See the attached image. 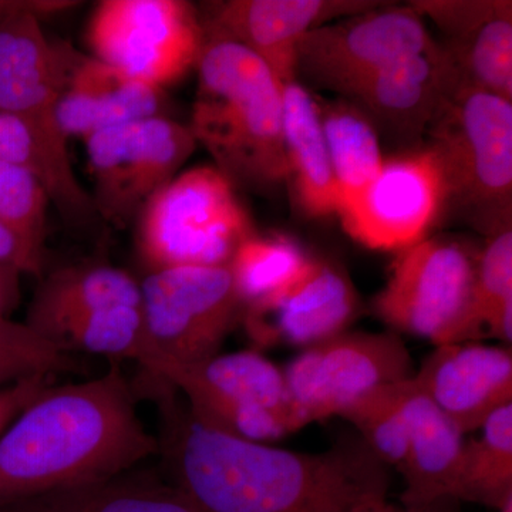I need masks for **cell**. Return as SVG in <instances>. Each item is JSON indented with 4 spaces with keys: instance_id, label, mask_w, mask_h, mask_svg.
I'll return each mask as SVG.
<instances>
[{
    "instance_id": "19",
    "label": "cell",
    "mask_w": 512,
    "mask_h": 512,
    "mask_svg": "<svg viewBox=\"0 0 512 512\" xmlns=\"http://www.w3.org/2000/svg\"><path fill=\"white\" fill-rule=\"evenodd\" d=\"M413 382L464 434L477 431L512 404L511 348L477 342L439 346L413 373Z\"/></svg>"
},
{
    "instance_id": "12",
    "label": "cell",
    "mask_w": 512,
    "mask_h": 512,
    "mask_svg": "<svg viewBox=\"0 0 512 512\" xmlns=\"http://www.w3.org/2000/svg\"><path fill=\"white\" fill-rule=\"evenodd\" d=\"M436 42L412 6L382 2L303 37L296 55V82L303 80L342 97L372 74L419 55Z\"/></svg>"
},
{
    "instance_id": "16",
    "label": "cell",
    "mask_w": 512,
    "mask_h": 512,
    "mask_svg": "<svg viewBox=\"0 0 512 512\" xmlns=\"http://www.w3.org/2000/svg\"><path fill=\"white\" fill-rule=\"evenodd\" d=\"M73 49L52 45L35 13L0 23V111L32 128L56 153L69 156L57 103Z\"/></svg>"
},
{
    "instance_id": "1",
    "label": "cell",
    "mask_w": 512,
    "mask_h": 512,
    "mask_svg": "<svg viewBox=\"0 0 512 512\" xmlns=\"http://www.w3.org/2000/svg\"><path fill=\"white\" fill-rule=\"evenodd\" d=\"M175 480L197 512H352L386 495L389 467L363 444L296 453L205 426L190 413L174 446Z\"/></svg>"
},
{
    "instance_id": "13",
    "label": "cell",
    "mask_w": 512,
    "mask_h": 512,
    "mask_svg": "<svg viewBox=\"0 0 512 512\" xmlns=\"http://www.w3.org/2000/svg\"><path fill=\"white\" fill-rule=\"evenodd\" d=\"M447 207L439 158L429 146L384 158L379 174L340 202L342 227L373 251L402 252L429 238Z\"/></svg>"
},
{
    "instance_id": "27",
    "label": "cell",
    "mask_w": 512,
    "mask_h": 512,
    "mask_svg": "<svg viewBox=\"0 0 512 512\" xmlns=\"http://www.w3.org/2000/svg\"><path fill=\"white\" fill-rule=\"evenodd\" d=\"M57 345L110 359L134 360L146 372L153 362L141 305L113 306L82 316L63 330Z\"/></svg>"
},
{
    "instance_id": "26",
    "label": "cell",
    "mask_w": 512,
    "mask_h": 512,
    "mask_svg": "<svg viewBox=\"0 0 512 512\" xmlns=\"http://www.w3.org/2000/svg\"><path fill=\"white\" fill-rule=\"evenodd\" d=\"M117 478L19 501L25 503L19 512H197L175 487L127 483Z\"/></svg>"
},
{
    "instance_id": "21",
    "label": "cell",
    "mask_w": 512,
    "mask_h": 512,
    "mask_svg": "<svg viewBox=\"0 0 512 512\" xmlns=\"http://www.w3.org/2000/svg\"><path fill=\"white\" fill-rule=\"evenodd\" d=\"M403 406L407 419V451L400 470L403 501L410 512H426L453 500L466 434L421 392L413 376L404 383Z\"/></svg>"
},
{
    "instance_id": "28",
    "label": "cell",
    "mask_w": 512,
    "mask_h": 512,
    "mask_svg": "<svg viewBox=\"0 0 512 512\" xmlns=\"http://www.w3.org/2000/svg\"><path fill=\"white\" fill-rule=\"evenodd\" d=\"M309 259L311 256L291 238L254 234L239 245L228 266L247 306L288 285L301 274Z\"/></svg>"
},
{
    "instance_id": "32",
    "label": "cell",
    "mask_w": 512,
    "mask_h": 512,
    "mask_svg": "<svg viewBox=\"0 0 512 512\" xmlns=\"http://www.w3.org/2000/svg\"><path fill=\"white\" fill-rule=\"evenodd\" d=\"M69 366L62 346L26 323L0 318V387L36 375H55Z\"/></svg>"
},
{
    "instance_id": "11",
    "label": "cell",
    "mask_w": 512,
    "mask_h": 512,
    "mask_svg": "<svg viewBox=\"0 0 512 512\" xmlns=\"http://www.w3.org/2000/svg\"><path fill=\"white\" fill-rule=\"evenodd\" d=\"M94 57L153 86L183 79L200 59L204 30L181 0H104L90 19Z\"/></svg>"
},
{
    "instance_id": "35",
    "label": "cell",
    "mask_w": 512,
    "mask_h": 512,
    "mask_svg": "<svg viewBox=\"0 0 512 512\" xmlns=\"http://www.w3.org/2000/svg\"><path fill=\"white\" fill-rule=\"evenodd\" d=\"M352 512H404L387 501L386 495L366 498L356 505Z\"/></svg>"
},
{
    "instance_id": "25",
    "label": "cell",
    "mask_w": 512,
    "mask_h": 512,
    "mask_svg": "<svg viewBox=\"0 0 512 512\" xmlns=\"http://www.w3.org/2000/svg\"><path fill=\"white\" fill-rule=\"evenodd\" d=\"M466 440L453 500L501 507L512 500V404L501 407Z\"/></svg>"
},
{
    "instance_id": "37",
    "label": "cell",
    "mask_w": 512,
    "mask_h": 512,
    "mask_svg": "<svg viewBox=\"0 0 512 512\" xmlns=\"http://www.w3.org/2000/svg\"><path fill=\"white\" fill-rule=\"evenodd\" d=\"M500 512H512V500L510 501H507V503H505L503 505V507L500 508V510H498Z\"/></svg>"
},
{
    "instance_id": "15",
    "label": "cell",
    "mask_w": 512,
    "mask_h": 512,
    "mask_svg": "<svg viewBox=\"0 0 512 512\" xmlns=\"http://www.w3.org/2000/svg\"><path fill=\"white\" fill-rule=\"evenodd\" d=\"M359 306L346 272L325 259L311 258L284 288L245 306L241 320L256 345L306 349L346 332Z\"/></svg>"
},
{
    "instance_id": "5",
    "label": "cell",
    "mask_w": 512,
    "mask_h": 512,
    "mask_svg": "<svg viewBox=\"0 0 512 512\" xmlns=\"http://www.w3.org/2000/svg\"><path fill=\"white\" fill-rule=\"evenodd\" d=\"M137 222L138 248L151 271L229 265L239 245L256 234L237 188L214 165L178 174Z\"/></svg>"
},
{
    "instance_id": "3",
    "label": "cell",
    "mask_w": 512,
    "mask_h": 512,
    "mask_svg": "<svg viewBox=\"0 0 512 512\" xmlns=\"http://www.w3.org/2000/svg\"><path fill=\"white\" fill-rule=\"evenodd\" d=\"M190 130L235 188L268 194L288 184L284 94L254 53L204 29Z\"/></svg>"
},
{
    "instance_id": "33",
    "label": "cell",
    "mask_w": 512,
    "mask_h": 512,
    "mask_svg": "<svg viewBox=\"0 0 512 512\" xmlns=\"http://www.w3.org/2000/svg\"><path fill=\"white\" fill-rule=\"evenodd\" d=\"M52 375H36L9 386L0 387V434L29 406L36 397L50 387Z\"/></svg>"
},
{
    "instance_id": "9",
    "label": "cell",
    "mask_w": 512,
    "mask_h": 512,
    "mask_svg": "<svg viewBox=\"0 0 512 512\" xmlns=\"http://www.w3.org/2000/svg\"><path fill=\"white\" fill-rule=\"evenodd\" d=\"M84 143L94 207L101 222L116 228L137 222L197 148L190 127L165 116L109 128Z\"/></svg>"
},
{
    "instance_id": "23",
    "label": "cell",
    "mask_w": 512,
    "mask_h": 512,
    "mask_svg": "<svg viewBox=\"0 0 512 512\" xmlns=\"http://www.w3.org/2000/svg\"><path fill=\"white\" fill-rule=\"evenodd\" d=\"M120 305H141L136 278L116 266H70L53 272L40 284L25 323L57 345L74 320Z\"/></svg>"
},
{
    "instance_id": "17",
    "label": "cell",
    "mask_w": 512,
    "mask_h": 512,
    "mask_svg": "<svg viewBox=\"0 0 512 512\" xmlns=\"http://www.w3.org/2000/svg\"><path fill=\"white\" fill-rule=\"evenodd\" d=\"M369 0H228L212 3L202 28L234 40L268 66L279 83L296 80V55L311 30L373 8Z\"/></svg>"
},
{
    "instance_id": "14",
    "label": "cell",
    "mask_w": 512,
    "mask_h": 512,
    "mask_svg": "<svg viewBox=\"0 0 512 512\" xmlns=\"http://www.w3.org/2000/svg\"><path fill=\"white\" fill-rule=\"evenodd\" d=\"M463 82L436 42L419 55L372 74L342 97L365 114L380 141L402 153L426 144L431 126Z\"/></svg>"
},
{
    "instance_id": "18",
    "label": "cell",
    "mask_w": 512,
    "mask_h": 512,
    "mask_svg": "<svg viewBox=\"0 0 512 512\" xmlns=\"http://www.w3.org/2000/svg\"><path fill=\"white\" fill-rule=\"evenodd\" d=\"M441 49L471 86L512 101L511 0H414Z\"/></svg>"
},
{
    "instance_id": "7",
    "label": "cell",
    "mask_w": 512,
    "mask_h": 512,
    "mask_svg": "<svg viewBox=\"0 0 512 512\" xmlns=\"http://www.w3.org/2000/svg\"><path fill=\"white\" fill-rule=\"evenodd\" d=\"M140 292L154 379L218 355L245 308L228 265L156 269Z\"/></svg>"
},
{
    "instance_id": "31",
    "label": "cell",
    "mask_w": 512,
    "mask_h": 512,
    "mask_svg": "<svg viewBox=\"0 0 512 512\" xmlns=\"http://www.w3.org/2000/svg\"><path fill=\"white\" fill-rule=\"evenodd\" d=\"M49 205V195L35 175L0 160V222L42 258Z\"/></svg>"
},
{
    "instance_id": "2",
    "label": "cell",
    "mask_w": 512,
    "mask_h": 512,
    "mask_svg": "<svg viewBox=\"0 0 512 512\" xmlns=\"http://www.w3.org/2000/svg\"><path fill=\"white\" fill-rule=\"evenodd\" d=\"M157 448L119 366L47 387L0 434V504L106 483Z\"/></svg>"
},
{
    "instance_id": "24",
    "label": "cell",
    "mask_w": 512,
    "mask_h": 512,
    "mask_svg": "<svg viewBox=\"0 0 512 512\" xmlns=\"http://www.w3.org/2000/svg\"><path fill=\"white\" fill-rule=\"evenodd\" d=\"M320 126L332 163L340 202L362 191L384 163L382 141L365 114L350 101L316 97Z\"/></svg>"
},
{
    "instance_id": "36",
    "label": "cell",
    "mask_w": 512,
    "mask_h": 512,
    "mask_svg": "<svg viewBox=\"0 0 512 512\" xmlns=\"http://www.w3.org/2000/svg\"><path fill=\"white\" fill-rule=\"evenodd\" d=\"M9 274H16V272L10 271V269L0 266V318H5V316H3V308H5L6 295H8V285H6V279H8Z\"/></svg>"
},
{
    "instance_id": "30",
    "label": "cell",
    "mask_w": 512,
    "mask_h": 512,
    "mask_svg": "<svg viewBox=\"0 0 512 512\" xmlns=\"http://www.w3.org/2000/svg\"><path fill=\"white\" fill-rule=\"evenodd\" d=\"M406 380L380 387L342 416L356 427L363 444L384 466L399 471L407 451V419L403 406Z\"/></svg>"
},
{
    "instance_id": "20",
    "label": "cell",
    "mask_w": 512,
    "mask_h": 512,
    "mask_svg": "<svg viewBox=\"0 0 512 512\" xmlns=\"http://www.w3.org/2000/svg\"><path fill=\"white\" fill-rule=\"evenodd\" d=\"M164 89L73 50L57 103L63 136L89 138L133 121L164 116Z\"/></svg>"
},
{
    "instance_id": "6",
    "label": "cell",
    "mask_w": 512,
    "mask_h": 512,
    "mask_svg": "<svg viewBox=\"0 0 512 512\" xmlns=\"http://www.w3.org/2000/svg\"><path fill=\"white\" fill-rule=\"evenodd\" d=\"M477 255L457 239L429 237L399 252L373 308L394 333L436 348L483 336L474 308Z\"/></svg>"
},
{
    "instance_id": "34",
    "label": "cell",
    "mask_w": 512,
    "mask_h": 512,
    "mask_svg": "<svg viewBox=\"0 0 512 512\" xmlns=\"http://www.w3.org/2000/svg\"><path fill=\"white\" fill-rule=\"evenodd\" d=\"M0 266L16 274L42 275L43 258L26 248L5 225L0 222Z\"/></svg>"
},
{
    "instance_id": "8",
    "label": "cell",
    "mask_w": 512,
    "mask_h": 512,
    "mask_svg": "<svg viewBox=\"0 0 512 512\" xmlns=\"http://www.w3.org/2000/svg\"><path fill=\"white\" fill-rule=\"evenodd\" d=\"M157 380L183 392L191 416L222 433L268 444L298 431L284 369L254 350L168 367Z\"/></svg>"
},
{
    "instance_id": "22",
    "label": "cell",
    "mask_w": 512,
    "mask_h": 512,
    "mask_svg": "<svg viewBox=\"0 0 512 512\" xmlns=\"http://www.w3.org/2000/svg\"><path fill=\"white\" fill-rule=\"evenodd\" d=\"M288 183L296 205L309 218L338 214L339 190L320 126L318 103L302 83L282 87Z\"/></svg>"
},
{
    "instance_id": "4",
    "label": "cell",
    "mask_w": 512,
    "mask_h": 512,
    "mask_svg": "<svg viewBox=\"0 0 512 512\" xmlns=\"http://www.w3.org/2000/svg\"><path fill=\"white\" fill-rule=\"evenodd\" d=\"M447 210L483 234L512 225V101L463 82L431 126Z\"/></svg>"
},
{
    "instance_id": "29",
    "label": "cell",
    "mask_w": 512,
    "mask_h": 512,
    "mask_svg": "<svg viewBox=\"0 0 512 512\" xmlns=\"http://www.w3.org/2000/svg\"><path fill=\"white\" fill-rule=\"evenodd\" d=\"M474 308L481 332L512 342V225L488 235L477 255Z\"/></svg>"
},
{
    "instance_id": "10",
    "label": "cell",
    "mask_w": 512,
    "mask_h": 512,
    "mask_svg": "<svg viewBox=\"0 0 512 512\" xmlns=\"http://www.w3.org/2000/svg\"><path fill=\"white\" fill-rule=\"evenodd\" d=\"M413 373L412 357L397 333L349 330L302 349L284 369L298 430L342 417L363 397Z\"/></svg>"
}]
</instances>
